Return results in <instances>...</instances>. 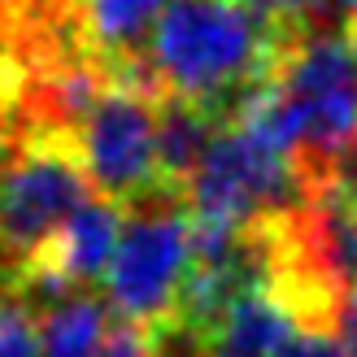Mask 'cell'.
<instances>
[{"instance_id":"6da1fadb","label":"cell","mask_w":357,"mask_h":357,"mask_svg":"<svg viewBox=\"0 0 357 357\" xmlns=\"http://www.w3.org/2000/svg\"><path fill=\"white\" fill-rule=\"evenodd\" d=\"M288 31L253 0H170L149 40V70L166 92L205 100L231 122L271 79Z\"/></svg>"},{"instance_id":"7a4b0ae2","label":"cell","mask_w":357,"mask_h":357,"mask_svg":"<svg viewBox=\"0 0 357 357\" xmlns=\"http://www.w3.org/2000/svg\"><path fill=\"white\" fill-rule=\"evenodd\" d=\"M271 83L296 127L305 166L327 178L357 139V57L349 31L327 22L292 26Z\"/></svg>"},{"instance_id":"3957f363","label":"cell","mask_w":357,"mask_h":357,"mask_svg":"<svg viewBox=\"0 0 357 357\" xmlns=\"http://www.w3.org/2000/svg\"><path fill=\"white\" fill-rule=\"evenodd\" d=\"M318 183H323V174H314L296 153H283L257 139L253 131L227 122L183 183V201L192 218L261 227L301 213Z\"/></svg>"},{"instance_id":"277c9868","label":"cell","mask_w":357,"mask_h":357,"mask_svg":"<svg viewBox=\"0 0 357 357\" xmlns=\"http://www.w3.org/2000/svg\"><path fill=\"white\" fill-rule=\"evenodd\" d=\"M75 131L52 122H26L22 149L0 178V271L9 283L57 240L83 201H92Z\"/></svg>"},{"instance_id":"5b68a950","label":"cell","mask_w":357,"mask_h":357,"mask_svg":"<svg viewBox=\"0 0 357 357\" xmlns=\"http://www.w3.org/2000/svg\"><path fill=\"white\" fill-rule=\"evenodd\" d=\"M178 201H183L178 188H157L127 205L118 253L100 279L109 305L127 323L153 327L183 301L192 271V218Z\"/></svg>"},{"instance_id":"8992f818","label":"cell","mask_w":357,"mask_h":357,"mask_svg":"<svg viewBox=\"0 0 357 357\" xmlns=\"http://www.w3.org/2000/svg\"><path fill=\"white\" fill-rule=\"evenodd\" d=\"M157 92L162 87L109 83L75 127L92 188L118 205H135L139 196L166 188L157 166Z\"/></svg>"},{"instance_id":"52a82bcc","label":"cell","mask_w":357,"mask_h":357,"mask_svg":"<svg viewBox=\"0 0 357 357\" xmlns=\"http://www.w3.org/2000/svg\"><path fill=\"white\" fill-rule=\"evenodd\" d=\"M170 0H70L79 48L92 57L114 83L157 87L153 70L139 61L144 44L153 40Z\"/></svg>"},{"instance_id":"ba28073f","label":"cell","mask_w":357,"mask_h":357,"mask_svg":"<svg viewBox=\"0 0 357 357\" xmlns=\"http://www.w3.org/2000/svg\"><path fill=\"white\" fill-rule=\"evenodd\" d=\"M122 227H127V205L109 201V196H96V201H83L75 209L57 240H52L31 266H48L52 275H61L66 283H96L105 279L109 261L118 253V240H122Z\"/></svg>"},{"instance_id":"9c48e42d","label":"cell","mask_w":357,"mask_h":357,"mask_svg":"<svg viewBox=\"0 0 357 357\" xmlns=\"http://www.w3.org/2000/svg\"><path fill=\"white\" fill-rule=\"evenodd\" d=\"M296 327H305V318L275 283L248 288L209 331V357H275V349Z\"/></svg>"},{"instance_id":"30bf717a","label":"cell","mask_w":357,"mask_h":357,"mask_svg":"<svg viewBox=\"0 0 357 357\" xmlns=\"http://www.w3.org/2000/svg\"><path fill=\"white\" fill-rule=\"evenodd\" d=\"M227 127V118L218 109H209L205 100L178 96V92H157V166H162V183L178 188L192 178V170L201 166V157Z\"/></svg>"},{"instance_id":"8fae6325","label":"cell","mask_w":357,"mask_h":357,"mask_svg":"<svg viewBox=\"0 0 357 357\" xmlns=\"http://www.w3.org/2000/svg\"><path fill=\"white\" fill-rule=\"evenodd\" d=\"M109 327L114 323L100 301L75 292L40 318V357H100Z\"/></svg>"},{"instance_id":"7c38bea8","label":"cell","mask_w":357,"mask_h":357,"mask_svg":"<svg viewBox=\"0 0 357 357\" xmlns=\"http://www.w3.org/2000/svg\"><path fill=\"white\" fill-rule=\"evenodd\" d=\"M0 357H40V323L17 296H0Z\"/></svg>"},{"instance_id":"4fadbf2b","label":"cell","mask_w":357,"mask_h":357,"mask_svg":"<svg viewBox=\"0 0 357 357\" xmlns=\"http://www.w3.org/2000/svg\"><path fill=\"white\" fill-rule=\"evenodd\" d=\"M275 357H353V353L335 327H296L275 349Z\"/></svg>"},{"instance_id":"5bb4252c","label":"cell","mask_w":357,"mask_h":357,"mask_svg":"<svg viewBox=\"0 0 357 357\" xmlns=\"http://www.w3.org/2000/svg\"><path fill=\"white\" fill-rule=\"evenodd\" d=\"M253 5L283 26H318L323 13H331V5H340V0H253Z\"/></svg>"},{"instance_id":"9a60e30c","label":"cell","mask_w":357,"mask_h":357,"mask_svg":"<svg viewBox=\"0 0 357 357\" xmlns=\"http://www.w3.org/2000/svg\"><path fill=\"white\" fill-rule=\"evenodd\" d=\"M100 357H153V331L118 318L109 327V335H105V353Z\"/></svg>"},{"instance_id":"2e32d148","label":"cell","mask_w":357,"mask_h":357,"mask_svg":"<svg viewBox=\"0 0 357 357\" xmlns=\"http://www.w3.org/2000/svg\"><path fill=\"white\" fill-rule=\"evenodd\" d=\"M17 149H22V131H17V109L0 105V178H5V170L13 166Z\"/></svg>"},{"instance_id":"e0dca14e","label":"cell","mask_w":357,"mask_h":357,"mask_svg":"<svg viewBox=\"0 0 357 357\" xmlns=\"http://www.w3.org/2000/svg\"><path fill=\"white\" fill-rule=\"evenodd\" d=\"M340 335H344L349 353L357 357V288L344 296V305H340Z\"/></svg>"},{"instance_id":"ac0fdd59","label":"cell","mask_w":357,"mask_h":357,"mask_svg":"<svg viewBox=\"0 0 357 357\" xmlns=\"http://www.w3.org/2000/svg\"><path fill=\"white\" fill-rule=\"evenodd\" d=\"M331 178H340V183H349L353 192H357V139H353V149L335 162V170H331Z\"/></svg>"},{"instance_id":"d6986e66","label":"cell","mask_w":357,"mask_h":357,"mask_svg":"<svg viewBox=\"0 0 357 357\" xmlns=\"http://www.w3.org/2000/svg\"><path fill=\"white\" fill-rule=\"evenodd\" d=\"M349 44H353V57H357V17L349 22Z\"/></svg>"},{"instance_id":"ffe728a7","label":"cell","mask_w":357,"mask_h":357,"mask_svg":"<svg viewBox=\"0 0 357 357\" xmlns=\"http://www.w3.org/2000/svg\"><path fill=\"white\" fill-rule=\"evenodd\" d=\"M340 9H344L349 17H357V0H340Z\"/></svg>"},{"instance_id":"44dd1931","label":"cell","mask_w":357,"mask_h":357,"mask_svg":"<svg viewBox=\"0 0 357 357\" xmlns=\"http://www.w3.org/2000/svg\"><path fill=\"white\" fill-rule=\"evenodd\" d=\"M5 9H9V0H0V17H5Z\"/></svg>"}]
</instances>
